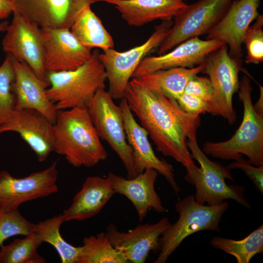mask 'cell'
I'll use <instances>...</instances> for the list:
<instances>
[{"instance_id":"obj_1","label":"cell","mask_w":263,"mask_h":263,"mask_svg":"<svg viewBox=\"0 0 263 263\" xmlns=\"http://www.w3.org/2000/svg\"><path fill=\"white\" fill-rule=\"evenodd\" d=\"M124 98L158 151L173 158L187 170L198 168L187 140L196 134L200 125L199 116L187 113L176 100L148 88L135 78L129 82Z\"/></svg>"},{"instance_id":"obj_2","label":"cell","mask_w":263,"mask_h":263,"mask_svg":"<svg viewBox=\"0 0 263 263\" xmlns=\"http://www.w3.org/2000/svg\"><path fill=\"white\" fill-rule=\"evenodd\" d=\"M53 128L54 151L73 167L92 168L107 159L87 108L58 110Z\"/></svg>"},{"instance_id":"obj_3","label":"cell","mask_w":263,"mask_h":263,"mask_svg":"<svg viewBox=\"0 0 263 263\" xmlns=\"http://www.w3.org/2000/svg\"><path fill=\"white\" fill-rule=\"evenodd\" d=\"M252 87L249 77L244 75L238 91L244 106L242 122L228 140L207 142L203 151L206 155L222 160H237L246 156L254 166H263V114L255 109L251 100Z\"/></svg>"},{"instance_id":"obj_4","label":"cell","mask_w":263,"mask_h":263,"mask_svg":"<svg viewBox=\"0 0 263 263\" xmlns=\"http://www.w3.org/2000/svg\"><path fill=\"white\" fill-rule=\"evenodd\" d=\"M97 49L79 68L71 71L47 72L46 92L57 110L87 108L95 94L105 88L107 75Z\"/></svg>"},{"instance_id":"obj_5","label":"cell","mask_w":263,"mask_h":263,"mask_svg":"<svg viewBox=\"0 0 263 263\" xmlns=\"http://www.w3.org/2000/svg\"><path fill=\"white\" fill-rule=\"evenodd\" d=\"M187 146L193 159L200 167L187 170L185 179L195 186V200L199 204L215 206L226 200L232 199L250 208L244 195V188L241 186L227 184L225 179L233 181L231 169L220 163L212 161L199 147L196 134L188 138Z\"/></svg>"},{"instance_id":"obj_6","label":"cell","mask_w":263,"mask_h":263,"mask_svg":"<svg viewBox=\"0 0 263 263\" xmlns=\"http://www.w3.org/2000/svg\"><path fill=\"white\" fill-rule=\"evenodd\" d=\"M228 207L225 201L215 206L199 204L194 195L185 197L175 204L179 217L159 239L158 254L154 263H165L183 241L196 232L210 230L220 231L222 216Z\"/></svg>"},{"instance_id":"obj_7","label":"cell","mask_w":263,"mask_h":263,"mask_svg":"<svg viewBox=\"0 0 263 263\" xmlns=\"http://www.w3.org/2000/svg\"><path fill=\"white\" fill-rule=\"evenodd\" d=\"M205 64L202 73L208 75L213 90L208 113L221 116L232 124L236 119L232 98L239 89L241 60L231 56L224 43L207 56Z\"/></svg>"},{"instance_id":"obj_8","label":"cell","mask_w":263,"mask_h":263,"mask_svg":"<svg viewBox=\"0 0 263 263\" xmlns=\"http://www.w3.org/2000/svg\"><path fill=\"white\" fill-rule=\"evenodd\" d=\"M105 88L99 90L87 109L92 122L100 137L116 153L123 164L127 178L137 176L134 167L133 151L128 144L121 109Z\"/></svg>"},{"instance_id":"obj_9","label":"cell","mask_w":263,"mask_h":263,"mask_svg":"<svg viewBox=\"0 0 263 263\" xmlns=\"http://www.w3.org/2000/svg\"><path fill=\"white\" fill-rule=\"evenodd\" d=\"M231 0H199L188 5L174 21L157 48L159 55L192 38L207 34L229 7Z\"/></svg>"},{"instance_id":"obj_10","label":"cell","mask_w":263,"mask_h":263,"mask_svg":"<svg viewBox=\"0 0 263 263\" xmlns=\"http://www.w3.org/2000/svg\"><path fill=\"white\" fill-rule=\"evenodd\" d=\"M173 24L163 21L155 28L150 38L143 44L124 52L110 48L100 53L109 83V92L113 99L124 97L127 86L144 58L159 45Z\"/></svg>"},{"instance_id":"obj_11","label":"cell","mask_w":263,"mask_h":263,"mask_svg":"<svg viewBox=\"0 0 263 263\" xmlns=\"http://www.w3.org/2000/svg\"><path fill=\"white\" fill-rule=\"evenodd\" d=\"M2 40L3 51L26 64L40 79L46 81L45 49L41 29L17 12ZM48 82V81H47Z\"/></svg>"},{"instance_id":"obj_12","label":"cell","mask_w":263,"mask_h":263,"mask_svg":"<svg viewBox=\"0 0 263 263\" xmlns=\"http://www.w3.org/2000/svg\"><path fill=\"white\" fill-rule=\"evenodd\" d=\"M57 162L23 178H15L6 170L0 171V207L6 211L18 209L28 201L46 197L58 191Z\"/></svg>"},{"instance_id":"obj_13","label":"cell","mask_w":263,"mask_h":263,"mask_svg":"<svg viewBox=\"0 0 263 263\" xmlns=\"http://www.w3.org/2000/svg\"><path fill=\"white\" fill-rule=\"evenodd\" d=\"M171 224L168 218L163 217L155 223L139 224L126 232L110 224L105 233L128 263H144L151 251L158 252L160 238Z\"/></svg>"},{"instance_id":"obj_14","label":"cell","mask_w":263,"mask_h":263,"mask_svg":"<svg viewBox=\"0 0 263 263\" xmlns=\"http://www.w3.org/2000/svg\"><path fill=\"white\" fill-rule=\"evenodd\" d=\"M13 11L40 28L70 29L79 14L96 0H11Z\"/></svg>"},{"instance_id":"obj_15","label":"cell","mask_w":263,"mask_h":263,"mask_svg":"<svg viewBox=\"0 0 263 263\" xmlns=\"http://www.w3.org/2000/svg\"><path fill=\"white\" fill-rule=\"evenodd\" d=\"M120 107L128 144L133 151L134 167L137 175L147 169L156 170L167 180L175 194L178 196L180 188L175 178L172 166L155 154L148 139V133L135 119L125 98L121 99Z\"/></svg>"},{"instance_id":"obj_16","label":"cell","mask_w":263,"mask_h":263,"mask_svg":"<svg viewBox=\"0 0 263 263\" xmlns=\"http://www.w3.org/2000/svg\"><path fill=\"white\" fill-rule=\"evenodd\" d=\"M40 29L44 40L47 72L73 70L91 57V49L84 46L70 29Z\"/></svg>"},{"instance_id":"obj_17","label":"cell","mask_w":263,"mask_h":263,"mask_svg":"<svg viewBox=\"0 0 263 263\" xmlns=\"http://www.w3.org/2000/svg\"><path fill=\"white\" fill-rule=\"evenodd\" d=\"M6 132L18 133L40 162L54 151L53 123L36 110H15L10 119L0 125V134Z\"/></svg>"},{"instance_id":"obj_18","label":"cell","mask_w":263,"mask_h":263,"mask_svg":"<svg viewBox=\"0 0 263 263\" xmlns=\"http://www.w3.org/2000/svg\"><path fill=\"white\" fill-rule=\"evenodd\" d=\"M223 44L222 41L216 39L202 40L198 37L190 38L178 44L170 52L158 56L144 58L132 78L162 69L194 67L204 62L211 53Z\"/></svg>"},{"instance_id":"obj_19","label":"cell","mask_w":263,"mask_h":263,"mask_svg":"<svg viewBox=\"0 0 263 263\" xmlns=\"http://www.w3.org/2000/svg\"><path fill=\"white\" fill-rule=\"evenodd\" d=\"M260 0H237L207 34V39H216L229 46L231 56L241 58L242 44L251 22L259 15Z\"/></svg>"},{"instance_id":"obj_20","label":"cell","mask_w":263,"mask_h":263,"mask_svg":"<svg viewBox=\"0 0 263 263\" xmlns=\"http://www.w3.org/2000/svg\"><path fill=\"white\" fill-rule=\"evenodd\" d=\"M158 174L154 169H147L131 179L113 172H109L106 178L116 193L125 196L132 202L142 223L150 209L159 213L168 211L155 188Z\"/></svg>"},{"instance_id":"obj_21","label":"cell","mask_w":263,"mask_h":263,"mask_svg":"<svg viewBox=\"0 0 263 263\" xmlns=\"http://www.w3.org/2000/svg\"><path fill=\"white\" fill-rule=\"evenodd\" d=\"M12 61L15 72L13 90L16 98V110H36L54 124L58 110L47 96L49 83L40 79L26 64L12 56Z\"/></svg>"},{"instance_id":"obj_22","label":"cell","mask_w":263,"mask_h":263,"mask_svg":"<svg viewBox=\"0 0 263 263\" xmlns=\"http://www.w3.org/2000/svg\"><path fill=\"white\" fill-rule=\"evenodd\" d=\"M113 5L132 26L156 19L170 21L188 5L183 0H96Z\"/></svg>"},{"instance_id":"obj_23","label":"cell","mask_w":263,"mask_h":263,"mask_svg":"<svg viewBox=\"0 0 263 263\" xmlns=\"http://www.w3.org/2000/svg\"><path fill=\"white\" fill-rule=\"evenodd\" d=\"M116 192L107 178L88 177L62 213L64 222L82 221L97 215Z\"/></svg>"},{"instance_id":"obj_24","label":"cell","mask_w":263,"mask_h":263,"mask_svg":"<svg viewBox=\"0 0 263 263\" xmlns=\"http://www.w3.org/2000/svg\"><path fill=\"white\" fill-rule=\"evenodd\" d=\"M205 65L204 62L191 68L162 69L134 78L148 88L176 100L184 92L189 80L202 72Z\"/></svg>"},{"instance_id":"obj_25","label":"cell","mask_w":263,"mask_h":263,"mask_svg":"<svg viewBox=\"0 0 263 263\" xmlns=\"http://www.w3.org/2000/svg\"><path fill=\"white\" fill-rule=\"evenodd\" d=\"M70 29L84 46L90 49L98 48L104 51L114 47L112 36L91 10V6L79 14Z\"/></svg>"},{"instance_id":"obj_26","label":"cell","mask_w":263,"mask_h":263,"mask_svg":"<svg viewBox=\"0 0 263 263\" xmlns=\"http://www.w3.org/2000/svg\"><path fill=\"white\" fill-rule=\"evenodd\" d=\"M64 222L60 214L35 224L34 231L42 242L52 245L56 250L62 263H77L81 246H75L66 241L60 233V228Z\"/></svg>"},{"instance_id":"obj_27","label":"cell","mask_w":263,"mask_h":263,"mask_svg":"<svg viewBox=\"0 0 263 263\" xmlns=\"http://www.w3.org/2000/svg\"><path fill=\"white\" fill-rule=\"evenodd\" d=\"M210 244L233 256L238 263H249L256 255L263 252V225H262L242 240L216 236L210 240Z\"/></svg>"},{"instance_id":"obj_28","label":"cell","mask_w":263,"mask_h":263,"mask_svg":"<svg viewBox=\"0 0 263 263\" xmlns=\"http://www.w3.org/2000/svg\"><path fill=\"white\" fill-rule=\"evenodd\" d=\"M77 263H128L112 244L105 232L85 237Z\"/></svg>"},{"instance_id":"obj_29","label":"cell","mask_w":263,"mask_h":263,"mask_svg":"<svg viewBox=\"0 0 263 263\" xmlns=\"http://www.w3.org/2000/svg\"><path fill=\"white\" fill-rule=\"evenodd\" d=\"M42 241L34 231L22 239H16L0 250L1 263H44L45 260L38 252Z\"/></svg>"},{"instance_id":"obj_30","label":"cell","mask_w":263,"mask_h":263,"mask_svg":"<svg viewBox=\"0 0 263 263\" xmlns=\"http://www.w3.org/2000/svg\"><path fill=\"white\" fill-rule=\"evenodd\" d=\"M15 79L12 55L7 54L0 66V125L8 121L16 110V98L13 90Z\"/></svg>"},{"instance_id":"obj_31","label":"cell","mask_w":263,"mask_h":263,"mask_svg":"<svg viewBox=\"0 0 263 263\" xmlns=\"http://www.w3.org/2000/svg\"><path fill=\"white\" fill-rule=\"evenodd\" d=\"M34 227L35 224L28 221L18 209L6 211L0 207V247L12 236L31 234Z\"/></svg>"},{"instance_id":"obj_32","label":"cell","mask_w":263,"mask_h":263,"mask_svg":"<svg viewBox=\"0 0 263 263\" xmlns=\"http://www.w3.org/2000/svg\"><path fill=\"white\" fill-rule=\"evenodd\" d=\"M253 24L248 28L243 43L247 49L246 63L259 64L263 61V17L259 14Z\"/></svg>"},{"instance_id":"obj_33","label":"cell","mask_w":263,"mask_h":263,"mask_svg":"<svg viewBox=\"0 0 263 263\" xmlns=\"http://www.w3.org/2000/svg\"><path fill=\"white\" fill-rule=\"evenodd\" d=\"M184 93L195 95L209 104L213 97V87L209 78L197 75L191 78L187 83Z\"/></svg>"},{"instance_id":"obj_34","label":"cell","mask_w":263,"mask_h":263,"mask_svg":"<svg viewBox=\"0 0 263 263\" xmlns=\"http://www.w3.org/2000/svg\"><path fill=\"white\" fill-rule=\"evenodd\" d=\"M227 167L230 169H239L242 170L252 180L258 190L263 194V166H254L249 160L241 157L229 164Z\"/></svg>"},{"instance_id":"obj_35","label":"cell","mask_w":263,"mask_h":263,"mask_svg":"<svg viewBox=\"0 0 263 263\" xmlns=\"http://www.w3.org/2000/svg\"><path fill=\"white\" fill-rule=\"evenodd\" d=\"M176 101L184 111L194 116H199L208 112V103L193 95L184 92Z\"/></svg>"},{"instance_id":"obj_36","label":"cell","mask_w":263,"mask_h":263,"mask_svg":"<svg viewBox=\"0 0 263 263\" xmlns=\"http://www.w3.org/2000/svg\"><path fill=\"white\" fill-rule=\"evenodd\" d=\"M13 10L11 0H0V19L7 18L13 13Z\"/></svg>"},{"instance_id":"obj_37","label":"cell","mask_w":263,"mask_h":263,"mask_svg":"<svg viewBox=\"0 0 263 263\" xmlns=\"http://www.w3.org/2000/svg\"><path fill=\"white\" fill-rule=\"evenodd\" d=\"M260 87V96L258 101L254 105L255 110L259 113L263 114V87L259 85Z\"/></svg>"},{"instance_id":"obj_38","label":"cell","mask_w":263,"mask_h":263,"mask_svg":"<svg viewBox=\"0 0 263 263\" xmlns=\"http://www.w3.org/2000/svg\"><path fill=\"white\" fill-rule=\"evenodd\" d=\"M9 24L7 21H4L0 23V32L6 31Z\"/></svg>"},{"instance_id":"obj_39","label":"cell","mask_w":263,"mask_h":263,"mask_svg":"<svg viewBox=\"0 0 263 263\" xmlns=\"http://www.w3.org/2000/svg\"><path fill=\"white\" fill-rule=\"evenodd\" d=\"M183 1H187V0H183Z\"/></svg>"},{"instance_id":"obj_40","label":"cell","mask_w":263,"mask_h":263,"mask_svg":"<svg viewBox=\"0 0 263 263\" xmlns=\"http://www.w3.org/2000/svg\"></svg>"}]
</instances>
